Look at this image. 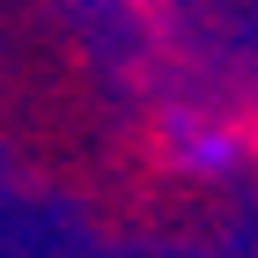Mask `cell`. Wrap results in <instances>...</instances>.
<instances>
[{"mask_svg":"<svg viewBox=\"0 0 258 258\" xmlns=\"http://www.w3.org/2000/svg\"><path fill=\"white\" fill-rule=\"evenodd\" d=\"M162 148H170V162H184L192 177H221V170H236V133L229 125H207V118H192V111H170L162 118Z\"/></svg>","mask_w":258,"mask_h":258,"instance_id":"cell-1","label":"cell"}]
</instances>
